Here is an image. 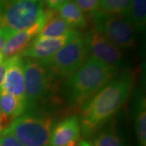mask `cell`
<instances>
[{
  "label": "cell",
  "mask_w": 146,
  "mask_h": 146,
  "mask_svg": "<svg viewBox=\"0 0 146 146\" xmlns=\"http://www.w3.org/2000/svg\"><path fill=\"white\" fill-rule=\"evenodd\" d=\"M89 57L84 36H77L48 58L42 60L54 78L68 79Z\"/></svg>",
  "instance_id": "obj_5"
},
{
  "label": "cell",
  "mask_w": 146,
  "mask_h": 146,
  "mask_svg": "<svg viewBox=\"0 0 146 146\" xmlns=\"http://www.w3.org/2000/svg\"><path fill=\"white\" fill-rule=\"evenodd\" d=\"M8 65L1 90L22 100L25 99L24 59L20 54L7 58Z\"/></svg>",
  "instance_id": "obj_11"
},
{
  "label": "cell",
  "mask_w": 146,
  "mask_h": 146,
  "mask_svg": "<svg viewBox=\"0 0 146 146\" xmlns=\"http://www.w3.org/2000/svg\"><path fill=\"white\" fill-rule=\"evenodd\" d=\"M73 2L89 18H93L99 10V0H73Z\"/></svg>",
  "instance_id": "obj_20"
},
{
  "label": "cell",
  "mask_w": 146,
  "mask_h": 146,
  "mask_svg": "<svg viewBox=\"0 0 146 146\" xmlns=\"http://www.w3.org/2000/svg\"><path fill=\"white\" fill-rule=\"evenodd\" d=\"M7 122H8V119H7L3 118V116L0 115V135L2 134V132L5 129L6 125H7Z\"/></svg>",
  "instance_id": "obj_24"
},
{
  "label": "cell",
  "mask_w": 146,
  "mask_h": 146,
  "mask_svg": "<svg viewBox=\"0 0 146 146\" xmlns=\"http://www.w3.org/2000/svg\"><path fill=\"white\" fill-rule=\"evenodd\" d=\"M134 82V73L126 71L114 77L81 106L79 122L84 136L93 135L123 106Z\"/></svg>",
  "instance_id": "obj_1"
},
{
  "label": "cell",
  "mask_w": 146,
  "mask_h": 146,
  "mask_svg": "<svg viewBox=\"0 0 146 146\" xmlns=\"http://www.w3.org/2000/svg\"><path fill=\"white\" fill-rule=\"evenodd\" d=\"M57 11L58 16L73 29H84L88 26L85 15L72 0L63 4Z\"/></svg>",
  "instance_id": "obj_15"
},
{
  "label": "cell",
  "mask_w": 146,
  "mask_h": 146,
  "mask_svg": "<svg viewBox=\"0 0 146 146\" xmlns=\"http://www.w3.org/2000/svg\"><path fill=\"white\" fill-rule=\"evenodd\" d=\"M92 19L94 28L119 49H131L136 46V29L127 17L110 15L98 10Z\"/></svg>",
  "instance_id": "obj_6"
},
{
  "label": "cell",
  "mask_w": 146,
  "mask_h": 146,
  "mask_svg": "<svg viewBox=\"0 0 146 146\" xmlns=\"http://www.w3.org/2000/svg\"><path fill=\"white\" fill-rule=\"evenodd\" d=\"M8 39H9V38L6 36L5 34L0 33V52H1V50H3V48L4 46L5 43L7 42V41Z\"/></svg>",
  "instance_id": "obj_25"
},
{
  "label": "cell",
  "mask_w": 146,
  "mask_h": 146,
  "mask_svg": "<svg viewBox=\"0 0 146 146\" xmlns=\"http://www.w3.org/2000/svg\"><path fill=\"white\" fill-rule=\"evenodd\" d=\"M3 58H4V57H3V54H2L0 53V62H1V61H2V60L3 59Z\"/></svg>",
  "instance_id": "obj_27"
},
{
  "label": "cell",
  "mask_w": 146,
  "mask_h": 146,
  "mask_svg": "<svg viewBox=\"0 0 146 146\" xmlns=\"http://www.w3.org/2000/svg\"><path fill=\"white\" fill-rule=\"evenodd\" d=\"M44 10L39 0H0V33L10 38L36 23Z\"/></svg>",
  "instance_id": "obj_4"
},
{
  "label": "cell",
  "mask_w": 146,
  "mask_h": 146,
  "mask_svg": "<svg viewBox=\"0 0 146 146\" xmlns=\"http://www.w3.org/2000/svg\"><path fill=\"white\" fill-rule=\"evenodd\" d=\"M79 36H80V32L75 30L64 36L35 38L31 44L21 53L20 55L25 58L42 61L54 55L64 46Z\"/></svg>",
  "instance_id": "obj_9"
},
{
  "label": "cell",
  "mask_w": 146,
  "mask_h": 146,
  "mask_svg": "<svg viewBox=\"0 0 146 146\" xmlns=\"http://www.w3.org/2000/svg\"><path fill=\"white\" fill-rule=\"evenodd\" d=\"M119 68L89 57L84 64L67 79L66 96L69 104L81 108L100 89L116 76Z\"/></svg>",
  "instance_id": "obj_2"
},
{
  "label": "cell",
  "mask_w": 146,
  "mask_h": 146,
  "mask_svg": "<svg viewBox=\"0 0 146 146\" xmlns=\"http://www.w3.org/2000/svg\"><path fill=\"white\" fill-rule=\"evenodd\" d=\"M39 1H41V2H42V3H46L47 0H39Z\"/></svg>",
  "instance_id": "obj_28"
},
{
  "label": "cell",
  "mask_w": 146,
  "mask_h": 146,
  "mask_svg": "<svg viewBox=\"0 0 146 146\" xmlns=\"http://www.w3.org/2000/svg\"><path fill=\"white\" fill-rule=\"evenodd\" d=\"M29 110L26 100H22L0 90V115L7 119H14Z\"/></svg>",
  "instance_id": "obj_14"
},
{
  "label": "cell",
  "mask_w": 146,
  "mask_h": 146,
  "mask_svg": "<svg viewBox=\"0 0 146 146\" xmlns=\"http://www.w3.org/2000/svg\"><path fill=\"white\" fill-rule=\"evenodd\" d=\"M126 17L131 21L136 31L145 32L146 25V0H131Z\"/></svg>",
  "instance_id": "obj_17"
},
{
  "label": "cell",
  "mask_w": 146,
  "mask_h": 146,
  "mask_svg": "<svg viewBox=\"0 0 146 146\" xmlns=\"http://www.w3.org/2000/svg\"><path fill=\"white\" fill-rule=\"evenodd\" d=\"M25 93L29 110L42 102L51 92L52 75L42 61L31 58L24 59Z\"/></svg>",
  "instance_id": "obj_7"
},
{
  "label": "cell",
  "mask_w": 146,
  "mask_h": 146,
  "mask_svg": "<svg viewBox=\"0 0 146 146\" xmlns=\"http://www.w3.org/2000/svg\"><path fill=\"white\" fill-rule=\"evenodd\" d=\"M53 119L45 113L29 110L11 120L4 130L22 146H50Z\"/></svg>",
  "instance_id": "obj_3"
},
{
  "label": "cell",
  "mask_w": 146,
  "mask_h": 146,
  "mask_svg": "<svg viewBox=\"0 0 146 146\" xmlns=\"http://www.w3.org/2000/svg\"><path fill=\"white\" fill-rule=\"evenodd\" d=\"M79 146H94L93 144H91L90 142L87 141H80V143H79Z\"/></svg>",
  "instance_id": "obj_26"
},
{
  "label": "cell",
  "mask_w": 146,
  "mask_h": 146,
  "mask_svg": "<svg viewBox=\"0 0 146 146\" xmlns=\"http://www.w3.org/2000/svg\"><path fill=\"white\" fill-rule=\"evenodd\" d=\"M93 145L94 146H126L114 125H108L101 131L94 138Z\"/></svg>",
  "instance_id": "obj_18"
},
{
  "label": "cell",
  "mask_w": 146,
  "mask_h": 146,
  "mask_svg": "<svg viewBox=\"0 0 146 146\" xmlns=\"http://www.w3.org/2000/svg\"><path fill=\"white\" fill-rule=\"evenodd\" d=\"M0 146H22L15 136L3 130L0 135Z\"/></svg>",
  "instance_id": "obj_21"
},
{
  "label": "cell",
  "mask_w": 146,
  "mask_h": 146,
  "mask_svg": "<svg viewBox=\"0 0 146 146\" xmlns=\"http://www.w3.org/2000/svg\"><path fill=\"white\" fill-rule=\"evenodd\" d=\"M80 136L79 118L71 115L53 127L50 146H78Z\"/></svg>",
  "instance_id": "obj_12"
},
{
  "label": "cell",
  "mask_w": 146,
  "mask_h": 146,
  "mask_svg": "<svg viewBox=\"0 0 146 146\" xmlns=\"http://www.w3.org/2000/svg\"><path fill=\"white\" fill-rule=\"evenodd\" d=\"M132 111L138 146H146V98L144 91H136Z\"/></svg>",
  "instance_id": "obj_13"
},
{
  "label": "cell",
  "mask_w": 146,
  "mask_h": 146,
  "mask_svg": "<svg viewBox=\"0 0 146 146\" xmlns=\"http://www.w3.org/2000/svg\"><path fill=\"white\" fill-rule=\"evenodd\" d=\"M51 11L52 10L48 8L46 10H44L42 16L36 23L11 36L7 41L3 50L0 52L3 54V56L9 58L16 55L18 54V53L22 52L26 47L29 46L41 33L47 18L51 13Z\"/></svg>",
  "instance_id": "obj_10"
},
{
  "label": "cell",
  "mask_w": 146,
  "mask_h": 146,
  "mask_svg": "<svg viewBox=\"0 0 146 146\" xmlns=\"http://www.w3.org/2000/svg\"><path fill=\"white\" fill-rule=\"evenodd\" d=\"M89 54L102 63L119 68L123 64V55L119 47L109 42L94 26L84 36Z\"/></svg>",
  "instance_id": "obj_8"
},
{
  "label": "cell",
  "mask_w": 146,
  "mask_h": 146,
  "mask_svg": "<svg viewBox=\"0 0 146 146\" xmlns=\"http://www.w3.org/2000/svg\"><path fill=\"white\" fill-rule=\"evenodd\" d=\"M76 30L73 29L68 24L56 14V11H53L48 16L45 25L41 33L36 38L43 37H57L68 35Z\"/></svg>",
  "instance_id": "obj_16"
},
{
  "label": "cell",
  "mask_w": 146,
  "mask_h": 146,
  "mask_svg": "<svg viewBox=\"0 0 146 146\" xmlns=\"http://www.w3.org/2000/svg\"><path fill=\"white\" fill-rule=\"evenodd\" d=\"M70 0H47L46 4L48 9H50L53 11H56L61 7V6L64 4L65 3H67Z\"/></svg>",
  "instance_id": "obj_22"
},
{
  "label": "cell",
  "mask_w": 146,
  "mask_h": 146,
  "mask_svg": "<svg viewBox=\"0 0 146 146\" xmlns=\"http://www.w3.org/2000/svg\"><path fill=\"white\" fill-rule=\"evenodd\" d=\"M131 0H99V11L114 16L126 17Z\"/></svg>",
  "instance_id": "obj_19"
},
{
  "label": "cell",
  "mask_w": 146,
  "mask_h": 146,
  "mask_svg": "<svg viewBox=\"0 0 146 146\" xmlns=\"http://www.w3.org/2000/svg\"><path fill=\"white\" fill-rule=\"evenodd\" d=\"M7 65H8V59H7V58H3L0 62V90L2 89V85H3V80H4V76H5Z\"/></svg>",
  "instance_id": "obj_23"
}]
</instances>
